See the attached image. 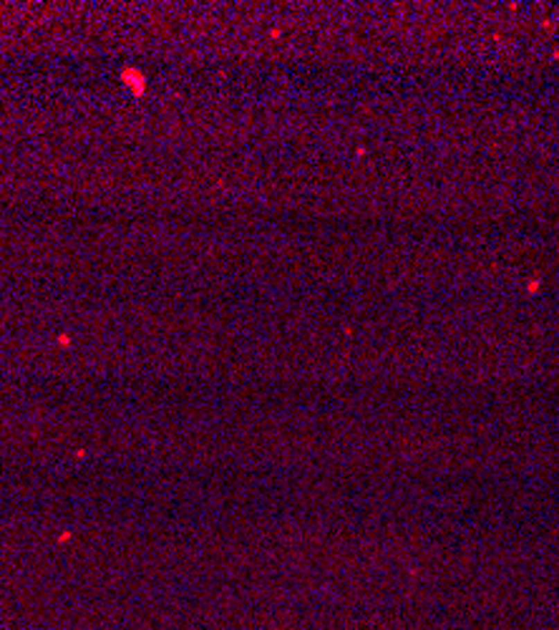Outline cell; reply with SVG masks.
<instances>
[{
  "mask_svg": "<svg viewBox=\"0 0 559 630\" xmlns=\"http://www.w3.org/2000/svg\"><path fill=\"white\" fill-rule=\"evenodd\" d=\"M118 81H121V86H124V89H129L132 94H136V96L146 91L144 71H139L136 66H124V69H121V73H118Z\"/></svg>",
  "mask_w": 559,
  "mask_h": 630,
  "instance_id": "cell-1",
  "label": "cell"
}]
</instances>
